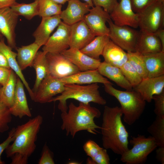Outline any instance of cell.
<instances>
[{"label": "cell", "mask_w": 164, "mask_h": 164, "mask_svg": "<svg viewBox=\"0 0 164 164\" xmlns=\"http://www.w3.org/2000/svg\"><path fill=\"white\" fill-rule=\"evenodd\" d=\"M62 21L60 15L42 17L40 23L32 34L34 42L41 47L44 45Z\"/></svg>", "instance_id": "7402d4cb"}, {"label": "cell", "mask_w": 164, "mask_h": 164, "mask_svg": "<svg viewBox=\"0 0 164 164\" xmlns=\"http://www.w3.org/2000/svg\"><path fill=\"white\" fill-rule=\"evenodd\" d=\"M17 0H0V9L11 8Z\"/></svg>", "instance_id": "7dc6e473"}, {"label": "cell", "mask_w": 164, "mask_h": 164, "mask_svg": "<svg viewBox=\"0 0 164 164\" xmlns=\"http://www.w3.org/2000/svg\"></svg>", "instance_id": "6f0895ef"}, {"label": "cell", "mask_w": 164, "mask_h": 164, "mask_svg": "<svg viewBox=\"0 0 164 164\" xmlns=\"http://www.w3.org/2000/svg\"><path fill=\"white\" fill-rule=\"evenodd\" d=\"M83 0L85 2L87 3V4H88V5L90 6L91 8H92L94 6L92 0Z\"/></svg>", "instance_id": "816d5d0a"}, {"label": "cell", "mask_w": 164, "mask_h": 164, "mask_svg": "<svg viewBox=\"0 0 164 164\" xmlns=\"http://www.w3.org/2000/svg\"><path fill=\"white\" fill-rule=\"evenodd\" d=\"M110 39L127 52H135L139 31L128 26H118L111 20L108 22Z\"/></svg>", "instance_id": "ba28073f"}, {"label": "cell", "mask_w": 164, "mask_h": 164, "mask_svg": "<svg viewBox=\"0 0 164 164\" xmlns=\"http://www.w3.org/2000/svg\"><path fill=\"white\" fill-rule=\"evenodd\" d=\"M100 73L115 82L120 87L127 91L133 88L123 74L120 68L105 61L101 62L97 69Z\"/></svg>", "instance_id": "d4e9b609"}, {"label": "cell", "mask_w": 164, "mask_h": 164, "mask_svg": "<svg viewBox=\"0 0 164 164\" xmlns=\"http://www.w3.org/2000/svg\"><path fill=\"white\" fill-rule=\"evenodd\" d=\"M46 58L48 74L54 78L61 79L80 71L61 53H47Z\"/></svg>", "instance_id": "9c48e42d"}, {"label": "cell", "mask_w": 164, "mask_h": 164, "mask_svg": "<svg viewBox=\"0 0 164 164\" xmlns=\"http://www.w3.org/2000/svg\"><path fill=\"white\" fill-rule=\"evenodd\" d=\"M156 151V158L162 164H164V147H158Z\"/></svg>", "instance_id": "bcb514c9"}, {"label": "cell", "mask_w": 164, "mask_h": 164, "mask_svg": "<svg viewBox=\"0 0 164 164\" xmlns=\"http://www.w3.org/2000/svg\"><path fill=\"white\" fill-rule=\"evenodd\" d=\"M53 154L46 143L42 149L41 157L39 160V164H54Z\"/></svg>", "instance_id": "b9f144b4"}, {"label": "cell", "mask_w": 164, "mask_h": 164, "mask_svg": "<svg viewBox=\"0 0 164 164\" xmlns=\"http://www.w3.org/2000/svg\"><path fill=\"white\" fill-rule=\"evenodd\" d=\"M109 14L111 19L117 26L138 27V14L133 11L129 0H120Z\"/></svg>", "instance_id": "7c38bea8"}, {"label": "cell", "mask_w": 164, "mask_h": 164, "mask_svg": "<svg viewBox=\"0 0 164 164\" xmlns=\"http://www.w3.org/2000/svg\"><path fill=\"white\" fill-rule=\"evenodd\" d=\"M41 47L34 42L30 44L16 48L17 60L22 70L32 67L34 58Z\"/></svg>", "instance_id": "4316f807"}, {"label": "cell", "mask_w": 164, "mask_h": 164, "mask_svg": "<svg viewBox=\"0 0 164 164\" xmlns=\"http://www.w3.org/2000/svg\"><path fill=\"white\" fill-rule=\"evenodd\" d=\"M18 16L21 15L27 20H30L39 15L38 0L28 4L16 2L11 7Z\"/></svg>", "instance_id": "4dcf8cb0"}, {"label": "cell", "mask_w": 164, "mask_h": 164, "mask_svg": "<svg viewBox=\"0 0 164 164\" xmlns=\"http://www.w3.org/2000/svg\"><path fill=\"white\" fill-rule=\"evenodd\" d=\"M11 164H26L28 162V158L18 153L14 154L11 157Z\"/></svg>", "instance_id": "f6af8a7d"}, {"label": "cell", "mask_w": 164, "mask_h": 164, "mask_svg": "<svg viewBox=\"0 0 164 164\" xmlns=\"http://www.w3.org/2000/svg\"><path fill=\"white\" fill-rule=\"evenodd\" d=\"M158 147H164V116H156L155 120L147 129Z\"/></svg>", "instance_id": "1f68e13d"}, {"label": "cell", "mask_w": 164, "mask_h": 164, "mask_svg": "<svg viewBox=\"0 0 164 164\" xmlns=\"http://www.w3.org/2000/svg\"><path fill=\"white\" fill-rule=\"evenodd\" d=\"M61 53L80 71L97 69L101 63V59L91 58L77 49L69 48Z\"/></svg>", "instance_id": "ac0fdd59"}, {"label": "cell", "mask_w": 164, "mask_h": 164, "mask_svg": "<svg viewBox=\"0 0 164 164\" xmlns=\"http://www.w3.org/2000/svg\"><path fill=\"white\" fill-rule=\"evenodd\" d=\"M12 70L11 69L0 67V85L2 86L7 82Z\"/></svg>", "instance_id": "ee69618b"}, {"label": "cell", "mask_w": 164, "mask_h": 164, "mask_svg": "<svg viewBox=\"0 0 164 164\" xmlns=\"http://www.w3.org/2000/svg\"><path fill=\"white\" fill-rule=\"evenodd\" d=\"M64 84H73L79 85L100 83L113 84L101 75L97 69L80 71L68 77L59 79Z\"/></svg>", "instance_id": "44dd1931"}, {"label": "cell", "mask_w": 164, "mask_h": 164, "mask_svg": "<svg viewBox=\"0 0 164 164\" xmlns=\"http://www.w3.org/2000/svg\"><path fill=\"white\" fill-rule=\"evenodd\" d=\"M64 89V84L59 79L48 74L39 84L33 101L40 103L49 102L55 95L61 94Z\"/></svg>", "instance_id": "4fadbf2b"}, {"label": "cell", "mask_w": 164, "mask_h": 164, "mask_svg": "<svg viewBox=\"0 0 164 164\" xmlns=\"http://www.w3.org/2000/svg\"><path fill=\"white\" fill-rule=\"evenodd\" d=\"M15 128H13L9 133L8 137L6 139L0 144V164H4L5 162L1 159V156L3 151L6 149L9 145L13 142L15 139Z\"/></svg>", "instance_id": "7bdbcfd3"}, {"label": "cell", "mask_w": 164, "mask_h": 164, "mask_svg": "<svg viewBox=\"0 0 164 164\" xmlns=\"http://www.w3.org/2000/svg\"><path fill=\"white\" fill-rule=\"evenodd\" d=\"M111 19L110 14L101 7L94 6L91 8L84 16L83 20L95 36H108L109 29L106 23Z\"/></svg>", "instance_id": "30bf717a"}, {"label": "cell", "mask_w": 164, "mask_h": 164, "mask_svg": "<svg viewBox=\"0 0 164 164\" xmlns=\"http://www.w3.org/2000/svg\"><path fill=\"white\" fill-rule=\"evenodd\" d=\"M128 60L142 79L147 77V74L142 55L135 52H127Z\"/></svg>", "instance_id": "836d02e7"}, {"label": "cell", "mask_w": 164, "mask_h": 164, "mask_svg": "<svg viewBox=\"0 0 164 164\" xmlns=\"http://www.w3.org/2000/svg\"><path fill=\"white\" fill-rule=\"evenodd\" d=\"M39 15L41 17H47L60 15L62 5L52 0H38Z\"/></svg>", "instance_id": "d6a6232c"}, {"label": "cell", "mask_w": 164, "mask_h": 164, "mask_svg": "<svg viewBox=\"0 0 164 164\" xmlns=\"http://www.w3.org/2000/svg\"><path fill=\"white\" fill-rule=\"evenodd\" d=\"M70 36V26L62 21L43 46V51L46 53H61L69 47Z\"/></svg>", "instance_id": "8fae6325"}, {"label": "cell", "mask_w": 164, "mask_h": 164, "mask_svg": "<svg viewBox=\"0 0 164 164\" xmlns=\"http://www.w3.org/2000/svg\"><path fill=\"white\" fill-rule=\"evenodd\" d=\"M159 0L162 1H164V0Z\"/></svg>", "instance_id": "11a10c76"}, {"label": "cell", "mask_w": 164, "mask_h": 164, "mask_svg": "<svg viewBox=\"0 0 164 164\" xmlns=\"http://www.w3.org/2000/svg\"><path fill=\"white\" fill-rule=\"evenodd\" d=\"M100 111L91 106L90 103L80 102L78 106L71 102L67 111L62 112L60 115L62 121L61 128L65 131L67 136L74 138L76 133L81 131H86L96 135L97 129L101 127L97 125L94 119L100 117Z\"/></svg>", "instance_id": "7a4b0ae2"}, {"label": "cell", "mask_w": 164, "mask_h": 164, "mask_svg": "<svg viewBox=\"0 0 164 164\" xmlns=\"http://www.w3.org/2000/svg\"><path fill=\"white\" fill-rule=\"evenodd\" d=\"M94 5L101 7L110 14L120 0H92Z\"/></svg>", "instance_id": "60d3db41"}, {"label": "cell", "mask_w": 164, "mask_h": 164, "mask_svg": "<svg viewBox=\"0 0 164 164\" xmlns=\"http://www.w3.org/2000/svg\"><path fill=\"white\" fill-rule=\"evenodd\" d=\"M154 33L160 40L162 45L163 50L164 51V29H160Z\"/></svg>", "instance_id": "681fc988"}, {"label": "cell", "mask_w": 164, "mask_h": 164, "mask_svg": "<svg viewBox=\"0 0 164 164\" xmlns=\"http://www.w3.org/2000/svg\"><path fill=\"white\" fill-rule=\"evenodd\" d=\"M43 121L38 115L15 128V139L5 150L6 156L11 158L18 153L29 158L35 151L37 135Z\"/></svg>", "instance_id": "3957f363"}, {"label": "cell", "mask_w": 164, "mask_h": 164, "mask_svg": "<svg viewBox=\"0 0 164 164\" xmlns=\"http://www.w3.org/2000/svg\"><path fill=\"white\" fill-rule=\"evenodd\" d=\"M133 89L138 93L146 102H151L153 96L164 91V75L142 79Z\"/></svg>", "instance_id": "9a60e30c"}, {"label": "cell", "mask_w": 164, "mask_h": 164, "mask_svg": "<svg viewBox=\"0 0 164 164\" xmlns=\"http://www.w3.org/2000/svg\"><path fill=\"white\" fill-rule=\"evenodd\" d=\"M152 100L154 101V112L156 116H164V91L153 96Z\"/></svg>", "instance_id": "f35d334b"}, {"label": "cell", "mask_w": 164, "mask_h": 164, "mask_svg": "<svg viewBox=\"0 0 164 164\" xmlns=\"http://www.w3.org/2000/svg\"><path fill=\"white\" fill-rule=\"evenodd\" d=\"M129 0L133 11L138 14L142 12L153 3L158 0Z\"/></svg>", "instance_id": "ab89813d"}, {"label": "cell", "mask_w": 164, "mask_h": 164, "mask_svg": "<svg viewBox=\"0 0 164 164\" xmlns=\"http://www.w3.org/2000/svg\"><path fill=\"white\" fill-rule=\"evenodd\" d=\"M12 48L6 45L4 38L0 40V52L2 53L6 58L10 68L18 76L26 87L29 94L32 100L34 97V94L26 81L22 70L20 69L17 60V53L13 51Z\"/></svg>", "instance_id": "603a6c76"}, {"label": "cell", "mask_w": 164, "mask_h": 164, "mask_svg": "<svg viewBox=\"0 0 164 164\" xmlns=\"http://www.w3.org/2000/svg\"><path fill=\"white\" fill-rule=\"evenodd\" d=\"M86 163L90 164H109L110 158L106 149L103 148L94 157H89Z\"/></svg>", "instance_id": "8d00e7d4"}, {"label": "cell", "mask_w": 164, "mask_h": 164, "mask_svg": "<svg viewBox=\"0 0 164 164\" xmlns=\"http://www.w3.org/2000/svg\"><path fill=\"white\" fill-rule=\"evenodd\" d=\"M135 51L144 55L163 51L161 43L155 33L140 30Z\"/></svg>", "instance_id": "ffe728a7"}, {"label": "cell", "mask_w": 164, "mask_h": 164, "mask_svg": "<svg viewBox=\"0 0 164 164\" xmlns=\"http://www.w3.org/2000/svg\"><path fill=\"white\" fill-rule=\"evenodd\" d=\"M113 84H104V90L106 93L118 101L124 122L128 125H132L139 119L143 112L146 102L134 90H118L114 87Z\"/></svg>", "instance_id": "5b68a950"}, {"label": "cell", "mask_w": 164, "mask_h": 164, "mask_svg": "<svg viewBox=\"0 0 164 164\" xmlns=\"http://www.w3.org/2000/svg\"><path fill=\"white\" fill-rule=\"evenodd\" d=\"M0 67L11 69L6 58L4 54L0 52Z\"/></svg>", "instance_id": "c3c4849f"}, {"label": "cell", "mask_w": 164, "mask_h": 164, "mask_svg": "<svg viewBox=\"0 0 164 164\" xmlns=\"http://www.w3.org/2000/svg\"><path fill=\"white\" fill-rule=\"evenodd\" d=\"M138 14L140 30L154 33L164 29V1L157 0Z\"/></svg>", "instance_id": "52a82bcc"}, {"label": "cell", "mask_w": 164, "mask_h": 164, "mask_svg": "<svg viewBox=\"0 0 164 164\" xmlns=\"http://www.w3.org/2000/svg\"><path fill=\"white\" fill-rule=\"evenodd\" d=\"M99 88L97 83L85 86L73 84H65L64 91L60 95L53 97L49 102L58 101V108L61 112L67 111V101L69 99H74L84 103L93 102L104 105L106 101L101 95Z\"/></svg>", "instance_id": "277c9868"}, {"label": "cell", "mask_w": 164, "mask_h": 164, "mask_svg": "<svg viewBox=\"0 0 164 164\" xmlns=\"http://www.w3.org/2000/svg\"><path fill=\"white\" fill-rule=\"evenodd\" d=\"M19 16L11 8L0 9V33L12 49L17 48L15 31Z\"/></svg>", "instance_id": "5bb4252c"}, {"label": "cell", "mask_w": 164, "mask_h": 164, "mask_svg": "<svg viewBox=\"0 0 164 164\" xmlns=\"http://www.w3.org/2000/svg\"><path fill=\"white\" fill-rule=\"evenodd\" d=\"M91 7L87 3L80 0H69L65 9L60 15L62 21L71 26L84 20Z\"/></svg>", "instance_id": "2e32d148"}, {"label": "cell", "mask_w": 164, "mask_h": 164, "mask_svg": "<svg viewBox=\"0 0 164 164\" xmlns=\"http://www.w3.org/2000/svg\"><path fill=\"white\" fill-rule=\"evenodd\" d=\"M2 87V86L1 85H0V88H1Z\"/></svg>", "instance_id": "9f6ffc18"}, {"label": "cell", "mask_w": 164, "mask_h": 164, "mask_svg": "<svg viewBox=\"0 0 164 164\" xmlns=\"http://www.w3.org/2000/svg\"><path fill=\"white\" fill-rule=\"evenodd\" d=\"M132 148L121 155L120 160L126 164H142L146 161L148 155L157 147L154 138L150 136L139 135L133 137L130 140Z\"/></svg>", "instance_id": "8992f818"}, {"label": "cell", "mask_w": 164, "mask_h": 164, "mask_svg": "<svg viewBox=\"0 0 164 164\" xmlns=\"http://www.w3.org/2000/svg\"><path fill=\"white\" fill-rule=\"evenodd\" d=\"M12 115L9 108L0 99V133L9 129V124L12 121Z\"/></svg>", "instance_id": "d590c367"}, {"label": "cell", "mask_w": 164, "mask_h": 164, "mask_svg": "<svg viewBox=\"0 0 164 164\" xmlns=\"http://www.w3.org/2000/svg\"><path fill=\"white\" fill-rule=\"evenodd\" d=\"M147 77L164 75V52L143 55Z\"/></svg>", "instance_id": "484cf974"}, {"label": "cell", "mask_w": 164, "mask_h": 164, "mask_svg": "<svg viewBox=\"0 0 164 164\" xmlns=\"http://www.w3.org/2000/svg\"><path fill=\"white\" fill-rule=\"evenodd\" d=\"M122 115L120 107L105 106L100 129L104 148L121 155L129 149V135L122 121Z\"/></svg>", "instance_id": "6da1fadb"}, {"label": "cell", "mask_w": 164, "mask_h": 164, "mask_svg": "<svg viewBox=\"0 0 164 164\" xmlns=\"http://www.w3.org/2000/svg\"><path fill=\"white\" fill-rule=\"evenodd\" d=\"M102 148L91 140L87 141L83 146V149L86 155L91 158L96 155Z\"/></svg>", "instance_id": "74e56055"}, {"label": "cell", "mask_w": 164, "mask_h": 164, "mask_svg": "<svg viewBox=\"0 0 164 164\" xmlns=\"http://www.w3.org/2000/svg\"><path fill=\"white\" fill-rule=\"evenodd\" d=\"M24 86L20 79L17 78L13 103L9 108L12 115L20 118L25 116L30 117L32 115L28 105Z\"/></svg>", "instance_id": "d6986e66"}, {"label": "cell", "mask_w": 164, "mask_h": 164, "mask_svg": "<svg viewBox=\"0 0 164 164\" xmlns=\"http://www.w3.org/2000/svg\"><path fill=\"white\" fill-rule=\"evenodd\" d=\"M4 38L3 36L0 33V40L3 39Z\"/></svg>", "instance_id": "db71d44e"}, {"label": "cell", "mask_w": 164, "mask_h": 164, "mask_svg": "<svg viewBox=\"0 0 164 164\" xmlns=\"http://www.w3.org/2000/svg\"><path fill=\"white\" fill-rule=\"evenodd\" d=\"M17 80L16 74L12 70L7 82L0 88V99L9 108L13 103Z\"/></svg>", "instance_id": "f546056e"}, {"label": "cell", "mask_w": 164, "mask_h": 164, "mask_svg": "<svg viewBox=\"0 0 164 164\" xmlns=\"http://www.w3.org/2000/svg\"><path fill=\"white\" fill-rule=\"evenodd\" d=\"M102 56L104 61L119 68L128 60L127 52L110 39L105 46Z\"/></svg>", "instance_id": "cb8c5ba5"}, {"label": "cell", "mask_w": 164, "mask_h": 164, "mask_svg": "<svg viewBox=\"0 0 164 164\" xmlns=\"http://www.w3.org/2000/svg\"><path fill=\"white\" fill-rule=\"evenodd\" d=\"M83 20L70 26L69 48L80 50L95 37Z\"/></svg>", "instance_id": "e0dca14e"}, {"label": "cell", "mask_w": 164, "mask_h": 164, "mask_svg": "<svg viewBox=\"0 0 164 164\" xmlns=\"http://www.w3.org/2000/svg\"><path fill=\"white\" fill-rule=\"evenodd\" d=\"M108 36H97L80 51L90 57L96 59H100L106 44L110 40Z\"/></svg>", "instance_id": "f1b7e54d"}, {"label": "cell", "mask_w": 164, "mask_h": 164, "mask_svg": "<svg viewBox=\"0 0 164 164\" xmlns=\"http://www.w3.org/2000/svg\"><path fill=\"white\" fill-rule=\"evenodd\" d=\"M120 68L125 78L133 88L137 85L142 80V78L128 61Z\"/></svg>", "instance_id": "e575fe53"}, {"label": "cell", "mask_w": 164, "mask_h": 164, "mask_svg": "<svg viewBox=\"0 0 164 164\" xmlns=\"http://www.w3.org/2000/svg\"><path fill=\"white\" fill-rule=\"evenodd\" d=\"M69 163H68L69 164H79L77 163H79L77 162H69Z\"/></svg>", "instance_id": "f5cc1de1"}, {"label": "cell", "mask_w": 164, "mask_h": 164, "mask_svg": "<svg viewBox=\"0 0 164 164\" xmlns=\"http://www.w3.org/2000/svg\"><path fill=\"white\" fill-rule=\"evenodd\" d=\"M54 2L56 3L60 4L63 5L64 4L67 2H68L69 0H52Z\"/></svg>", "instance_id": "f907efd6"}, {"label": "cell", "mask_w": 164, "mask_h": 164, "mask_svg": "<svg viewBox=\"0 0 164 164\" xmlns=\"http://www.w3.org/2000/svg\"><path fill=\"white\" fill-rule=\"evenodd\" d=\"M46 53L43 51H38L32 63V67L34 68L36 73L35 83L32 89L34 96L39 84L48 74Z\"/></svg>", "instance_id": "83f0119b"}]
</instances>
